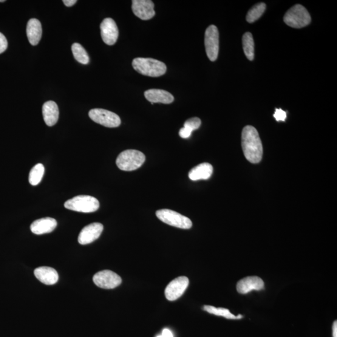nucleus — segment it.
Listing matches in <instances>:
<instances>
[{
	"label": "nucleus",
	"instance_id": "f257e3e1",
	"mask_svg": "<svg viewBox=\"0 0 337 337\" xmlns=\"http://www.w3.org/2000/svg\"><path fill=\"white\" fill-rule=\"evenodd\" d=\"M242 146L245 157L249 162L253 164L261 161L263 146L259 134L253 126H247L242 132Z\"/></svg>",
	"mask_w": 337,
	"mask_h": 337
},
{
	"label": "nucleus",
	"instance_id": "f03ea898",
	"mask_svg": "<svg viewBox=\"0 0 337 337\" xmlns=\"http://www.w3.org/2000/svg\"><path fill=\"white\" fill-rule=\"evenodd\" d=\"M132 66L140 74L150 77L163 76L165 74L167 70L165 64L152 58H135L132 61Z\"/></svg>",
	"mask_w": 337,
	"mask_h": 337
},
{
	"label": "nucleus",
	"instance_id": "7ed1b4c3",
	"mask_svg": "<svg viewBox=\"0 0 337 337\" xmlns=\"http://www.w3.org/2000/svg\"><path fill=\"white\" fill-rule=\"evenodd\" d=\"M145 160L143 152L134 149L126 150L118 155L116 165L122 171H132L142 166Z\"/></svg>",
	"mask_w": 337,
	"mask_h": 337
},
{
	"label": "nucleus",
	"instance_id": "20e7f679",
	"mask_svg": "<svg viewBox=\"0 0 337 337\" xmlns=\"http://www.w3.org/2000/svg\"><path fill=\"white\" fill-rule=\"evenodd\" d=\"M65 208L73 211L91 213L98 210L100 203L96 198L90 195H78L64 203Z\"/></svg>",
	"mask_w": 337,
	"mask_h": 337
},
{
	"label": "nucleus",
	"instance_id": "39448f33",
	"mask_svg": "<svg viewBox=\"0 0 337 337\" xmlns=\"http://www.w3.org/2000/svg\"><path fill=\"white\" fill-rule=\"evenodd\" d=\"M284 20L288 26L301 28L310 24L311 17L304 7L301 5H296L287 11Z\"/></svg>",
	"mask_w": 337,
	"mask_h": 337
},
{
	"label": "nucleus",
	"instance_id": "423d86ee",
	"mask_svg": "<svg viewBox=\"0 0 337 337\" xmlns=\"http://www.w3.org/2000/svg\"><path fill=\"white\" fill-rule=\"evenodd\" d=\"M158 219L164 223L175 228L189 229L191 228L192 223L188 217L169 209H161L156 212Z\"/></svg>",
	"mask_w": 337,
	"mask_h": 337
},
{
	"label": "nucleus",
	"instance_id": "0eeeda50",
	"mask_svg": "<svg viewBox=\"0 0 337 337\" xmlns=\"http://www.w3.org/2000/svg\"><path fill=\"white\" fill-rule=\"evenodd\" d=\"M89 116L95 123L107 127H117L121 123L118 115L106 109H93L89 112Z\"/></svg>",
	"mask_w": 337,
	"mask_h": 337
},
{
	"label": "nucleus",
	"instance_id": "6e6552de",
	"mask_svg": "<svg viewBox=\"0 0 337 337\" xmlns=\"http://www.w3.org/2000/svg\"><path fill=\"white\" fill-rule=\"evenodd\" d=\"M219 35L217 28L211 25L205 33V47L207 55L211 61H215L218 57L219 50Z\"/></svg>",
	"mask_w": 337,
	"mask_h": 337
},
{
	"label": "nucleus",
	"instance_id": "1a4fd4ad",
	"mask_svg": "<svg viewBox=\"0 0 337 337\" xmlns=\"http://www.w3.org/2000/svg\"><path fill=\"white\" fill-rule=\"evenodd\" d=\"M93 282L99 287L104 289H112L121 284L122 279L114 272L105 270L96 273L93 277Z\"/></svg>",
	"mask_w": 337,
	"mask_h": 337
},
{
	"label": "nucleus",
	"instance_id": "9d476101",
	"mask_svg": "<svg viewBox=\"0 0 337 337\" xmlns=\"http://www.w3.org/2000/svg\"><path fill=\"white\" fill-rule=\"evenodd\" d=\"M189 280L188 277H179L169 283L165 290L166 299L169 301H174L183 295L188 288Z\"/></svg>",
	"mask_w": 337,
	"mask_h": 337
},
{
	"label": "nucleus",
	"instance_id": "9b49d317",
	"mask_svg": "<svg viewBox=\"0 0 337 337\" xmlns=\"http://www.w3.org/2000/svg\"><path fill=\"white\" fill-rule=\"evenodd\" d=\"M132 3L133 13L139 18L148 20L154 16V4L151 0H134Z\"/></svg>",
	"mask_w": 337,
	"mask_h": 337
},
{
	"label": "nucleus",
	"instance_id": "f8f14e48",
	"mask_svg": "<svg viewBox=\"0 0 337 337\" xmlns=\"http://www.w3.org/2000/svg\"><path fill=\"white\" fill-rule=\"evenodd\" d=\"M102 39L107 45L115 44L118 40L119 30L116 24L112 18L104 19L100 25Z\"/></svg>",
	"mask_w": 337,
	"mask_h": 337
},
{
	"label": "nucleus",
	"instance_id": "ddd939ff",
	"mask_svg": "<svg viewBox=\"0 0 337 337\" xmlns=\"http://www.w3.org/2000/svg\"><path fill=\"white\" fill-rule=\"evenodd\" d=\"M103 231V226L101 223H92L84 227L78 236V242L81 245L89 244L97 240Z\"/></svg>",
	"mask_w": 337,
	"mask_h": 337
},
{
	"label": "nucleus",
	"instance_id": "4468645a",
	"mask_svg": "<svg viewBox=\"0 0 337 337\" xmlns=\"http://www.w3.org/2000/svg\"><path fill=\"white\" fill-rule=\"evenodd\" d=\"M264 288V282L259 277H248L240 280L237 284L238 293L246 294L253 290L259 291Z\"/></svg>",
	"mask_w": 337,
	"mask_h": 337
},
{
	"label": "nucleus",
	"instance_id": "2eb2a0df",
	"mask_svg": "<svg viewBox=\"0 0 337 337\" xmlns=\"http://www.w3.org/2000/svg\"><path fill=\"white\" fill-rule=\"evenodd\" d=\"M57 226V222L51 217L42 218L34 221L30 226L31 231L33 234L41 235L50 233L55 230Z\"/></svg>",
	"mask_w": 337,
	"mask_h": 337
},
{
	"label": "nucleus",
	"instance_id": "dca6fc26",
	"mask_svg": "<svg viewBox=\"0 0 337 337\" xmlns=\"http://www.w3.org/2000/svg\"><path fill=\"white\" fill-rule=\"evenodd\" d=\"M144 96L151 103L171 104L174 100L171 93L162 89H152L146 91Z\"/></svg>",
	"mask_w": 337,
	"mask_h": 337
},
{
	"label": "nucleus",
	"instance_id": "f3484780",
	"mask_svg": "<svg viewBox=\"0 0 337 337\" xmlns=\"http://www.w3.org/2000/svg\"><path fill=\"white\" fill-rule=\"evenodd\" d=\"M34 273H35L36 279L45 285H54L58 281V274L55 269L53 268L49 267H38L35 269Z\"/></svg>",
	"mask_w": 337,
	"mask_h": 337
},
{
	"label": "nucleus",
	"instance_id": "a211bd4d",
	"mask_svg": "<svg viewBox=\"0 0 337 337\" xmlns=\"http://www.w3.org/2000/svg\"><path fill=\"white\" fill-rule=\"evenodd\" d=\"M42 116L45 123L48 126H53L57 123L59 119V109L55 102L49 101L42 106Z\"/></svg>",
	"mask_w": 337,
	"mask_h": 337
},
{
	"label": "nucleus",
	"instance_id": "6ab92c4d",
	"mask_svg": "<svg viewBox=\"0 0 337 337\" xmlns=\"http://www.w3.org/2000/svg\"><path fill=\"white\" fill-rule=\"evenodd\" d=\"M42 27L40 21L33 18L28 22L27 35L28 40L33 46H36L40 41L42 36Z\"/></svg>",
	"mask_w": 337,
	"mask_h": 337
},
{
	"label": "nucleus",
	"instance_id": "aec40b11",
	"mask_svg": "<svg viewBox=\"0 0 337 337\" xmlns=\"http://www.w3.org/2000/svg\"><path fill=\"white\" fill-rule=\"evenodd\" d=\"M213 172L211 164L205 163L194 167L189 172V179L192 181L207 180L211 177Z\"/></svg>",
	"mask_w": 337,
	"mask_h": 337
},
{
	"label": "nucleus",
	"instance_id": "412c9836",
	"mask_svg": "<svg viewBox=\"0 0 337 337\" xmlns=\"http://www.w3.org/2000/svg\"><path fill=\"white\" fill-rule=\"evenodd\" d=\"M242 44L243 52L246 57L250 61L254 58V42L253 35L251 33H245L243 36Z\"/></svg>",
	"mask_w": 337,
	"mask_h": 337
},
{
	"label": "nucleus",
	"instance_id": "4be33fe9",
	"mask_svg": "<svg viewBox=\"0 0 337 337\" xmlns=\"http://www.w3.org/2000/svg\"><path fill=\"white\" fill-rule=\"evenodd\" d=\"M73 55L76 61L81 64H87L89 63V58L86 51L78 42H75L72 47Z\"/></svg>",
	"mask_w": 337,
	"mask_h": 337
},
{
	"label": "nucleus",
	"instance_id": "5701e85b",
	"mask_svg": "<svg viewBox=\"0 0 337 337\" xmlns=\"http://www.w3.org/2000/svg\"><path fill=\"white\" fill-rule=\"evenodd\" d=\"M204 310L211 314H214L215 316H221L225 317L228 319H242L243 316L239 315L235 316L234 314L230 312L228 309L223 308H216L211 305H205L204 307Z\"/></svg>",
	"mask_w": 337,
	"mask_h": 337
},
{
	"label": "nucleus",
	"instance_id": "b1692460",
	"mask_svg": "<svg viewBox=\"0 0 337 337\" xmlns=\"http://www.w3.org/2000/svg\"><path fill=\"white\" fill-rule=\"evenodd\" d=\"M44 173V167L42 164H36L31 170L29 182L32 186L38 185L41 182Z\"/></svg>",
	"mask_w": 337,
	"mask_h": 337
},
{
	"label": "nucleus",
	"instance_id": "393cba45",
	"mask_svg": "<svg viewBox=\"0 0 337 337\" xmlns=\"http://www.w3.org/2000/svg\"><path fill=\"white\" fill-rule=\"evenodd\" d=\"M266 9V5L263 3H259L257 4L250 10L249 11L246 19L249 23H254L259 19L264 13Z\"/></svg>",
	"mask_w": 337,
	"mask_h": 337
},
{
	"label": "nucleus",
	"instance_id": "a878e982",
	"mask_svg": "<svg viewBox=\"0 0 337 337\" xmlns=\"http://www.w3.org/2000/svg\"><path fill=\"white\" fill-rule=\"evenodd\" d=\"M201 125V121L198 118H192L187 120L184 124V127L192 132L197 129H199Z\"/></svg>",
	"mask_w": 337,
	"mask_h": 337
},
{
	"label": "nucleus",
	"instance_id": "bb28decb",
	"mask_svg": "<svg viewBox=\"0 0 337 337\" xmlns=\"http://www.w3.org/2000/svg\"><path fill=\"white\" fill-rule=\"evenodd\" d=\"M274 117L277 121H285L286 118H287V115H286V113L283 111L282 109H276V112H275L274 115Z\"/></svg>",
	"mask_w": 337,
	"mask_h": 337
},
{
	"label": "nucleus",
	"instance_id": "cd10ccee",
	"mask_svg": "<svg viewBox=\"0 0 337 337\" xmlns=\"http://www.w3.org/2000/svg\"><path fill=\"white\" fill-rule=\"evenodd\" d=\"M8 48V41L4 35L0 33V54L7 50Z\"/></svg>",
	"mask_w": 337,
	"mask_h": 337
},
{
	"label": "nucleus",
	"instance_id": "c85d7f7f",
	"mask_svg": "<svg viewBox=\"0 0 337 337\" xmlns=\"http://www.w3.org/2000/svg\"><path fill=\"white\" fill-rule=\"evenodd\" d=\"M191 134L192 132L190 131L188 129L185 128V127H183L179 131V136L182 138H188L191 137Z\"/></svg>",
	"mask_w": 337,
	"mask_h": 337
},
{
	"label": "nucleus",
	"instance_id": "c756f323",
	"mask_svg": "<svg viewBox=\"0 0 337 337\" xmlns=\"http://www.w3.org/2000/svg\"><path fill=\"white\" fill-rule=\"evenodd\" d=\"M63 2L65 6H66L68 7H71L74 5L77 1L76 0H63Z\"/></svg>",
	"mask_w": 337,
	"mask_h": 337
},
{
	"label": "nucleus",
	"instance_id": "7c9ffc66",
	"mask_svg": "<svg viewBox=\"0 0 337 337\" xmlns=\"http://www.w3.org/2000/svg\"><path fill=\"white\" fill-rule=\"evenodd\" d=\"M162 336L163 337H173V334L169 329L165 328L163 331Z\"/></svg>",
	"mask_w": 337,
	"mask_h": 337
},
{
	"label": "nucleus",
	"instance_id": "2f4dec72",
	"mask_svg": "<svg viewBox=\"0 0 337 337\" xmlns=\"http://www.w3.org/2000/svg\"><path fill=\"white\" fill-rule=\"evenodd\" d=\"M333 337H337V322H334L333 325Z\"/></svg>",
	"mask_w": 337,
	"mask_h": 337
},
{
	"label": "nucleus",
	"instance_id": "473e14b6",
	"mask_svg": "<svg viewBox=\"0 0 337 337\" xmlns=\"http://www.w3.org/2000/svg\"><path fill=\"white\" fill-rule=\"evenodd\" d=\"M157 337H163L162 335L158 336Z\"/></svg>",
	"mask_w": 337,
	"mask_h": 337
},
{
	"label": "nucleus",
	"instance_id": "72a5a7b5",
	"mask_svg": "<svg viewBox=\"0 0 337 337\" xmlns=\"http://www.w3.org/2000/svg\"><path fill=\"white\" fill-rule=\"evenodd\" d=\"M0 2H5V1H0Z\"/></svg>",
	"mask_w": 337,
	"mask_h": 337
}]
</instances>
